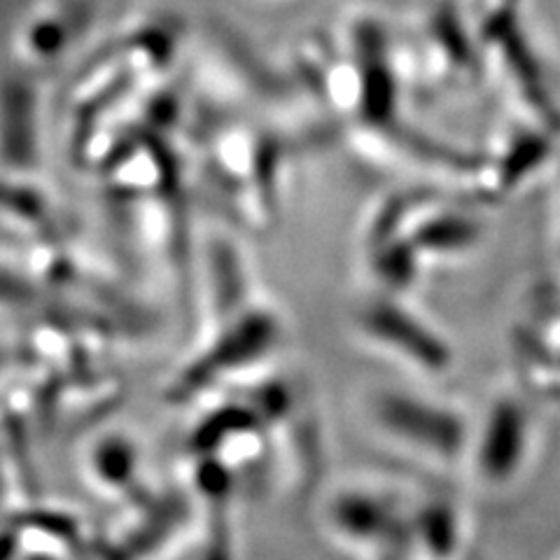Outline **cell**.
Here are the masks:
<instances>
[{"label":"cell","mask_w":560,"mask_h":560,"mask_svg":"<svg viewBox=\"0 0 560 560\" xmlns=\"http://www.w3.org/2000/svg\"><path fill=\"white\" fill-rule=\"evenodd\" d=\"M80 16V8L66 3V0L40 8L38 14L31 16L28 24L22 28L20 51L24 59L31 63L57 59L78 33Z\"/></svg>","instance_id":"obj_1"}]
</instances>
